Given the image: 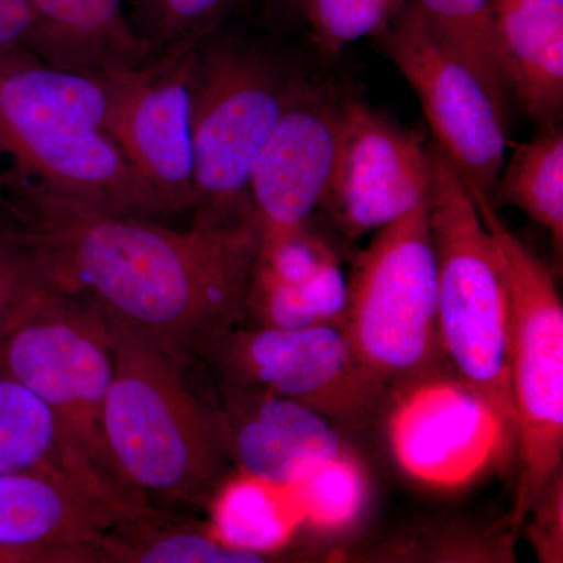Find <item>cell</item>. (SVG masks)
<instances>
[{"label": "cell", "mask_w": 563, "mask_h": 563, "mask_svg": "<svg viewBox=\"0 0 563 563\" xmlns=\"http://www.w3.org/2000/svg\"><path fill=\"white\" fill-rule=\"evenodd\" d=\"M47 279L96 303L107 321L184 372L243 325L261 251L255 214L195 220L187 231L151 218L102 213L20 187L13 202Z\"/></svg>", "instance_id": "cell-1"}, {"label": "cell", "mask_w": 563, "mask_h": 563, "mask_svg": "<svg viewBox=\"0 0 563 563\" xmlns=\"http://www.w3.org/2000/svg\"><path fill=\"white\" fill-rule=\"evenodd\" d=\"M0 155L21 185L54 198L125 217L169 213L107 129L101 77L55 68L22 49L0 60Z\"/></svg>", "instance_id": "cell-2"}, {"label": "cell", "mask_w": 563, "mask_h": 563, "mask_svg": "<svg viewBox=\"0 0 563 563\" xmlns=\"http://www.w3.org/2000/svg\"><path fill=\"white\" fill-rule=\"evenodd\" d=\"M109 325L114 373L103 432L111 457L150 506L206 510L233 470L217 406L192 390L187 372Z\"/></svg>", "instance_id": "cell-3"}, {"label": "cell", "mask_w": 563, "mask_h": 563, "mask_svg": "<svg viewBox=\"0 0 563 563\" xmlns=\"http://www.w3.org/2000/svg\"><path fill=\"white\" fill-rule=\"evenodd\" d=\"M0 373L49 407L103 498L125 517L157 509L122 477L103 432L114 373L109 321L90 299L43 279L0 332Z\"/></svg>", "instance_id": "cell-4"}, {"label": "cell", "mask_w": 563, "mask_h": 563, "mask_svg": "<svg viewBox=\"0 0 563 563\" xmlns=\"http://www.w3.org/2000/svg\"><path fill=\"white\" fill-rule=\"evenodd\" d=\"M429 222L439 277V336L446 362L517 431L509 384L510 295L501 252L453 163L429 144Z\"/></svg>", "instance_id": "cell-5"}, {"label": "cell", "mask_w": 563, "mask_h": 563, "mask_svg": "<svg viewBox=\"0 0 563 563\" xmlns=\"http://www.w3.org/2000/svg\"><path fill=\"white\" fill-rule=\"evenodd\" d=\"M468 192L498 244L509 284V384L518 477L512 509L504 518L521 533L532 504L563 470V306L542 258L507 228L495 203L481 192Z\"/></svg>", "instance_id": "cell-6"}, {"label": "cell", "mask_w": 563, "mask_h": 563, "mask_svg": "<svg viewBox=\"0 0 563 563\" xmlns=\"http://www.w3.org/2000/svg\"><path fill=\"white\" fill-rule=\"evenodd\" d=\"M340 329L363 368L388 390L446 361L428 201L374 232L355 258Z\"/></svg>", "instance_id": "cell-7"}, {"label": "cell", "mask_w": 563, "mask_h": 563, "mask_svg": "<svg viewBox=\"0 0 563 563\" xmlns=\"http://www.w3.org/2000/svg\"><path fill=\"white\" fill-rule=\"evenodd\" d=\"M295 80L261 54L229 44L196 52L192 70V218L235 222L254 214L252 166Z\"/></svg>", "instance_id": "cell-8"}, {"label": "cell", "mask_w": 563, "mask_h": 563, "mask_svg": "<svg viewBox=\"0 0 563 563\" xmlns=\"http://www.w3.org/2000/svg\"><path fill=\"white\" fill-rule=\"evenodd\" d=\"M201 365L214 383L290 399L343 432L366 431L383 420L390 391L363 368L335 325H240L211 344Z\"/></svg>", "instance_id": "cell-9"}, {"label": "cell", "mask_w": 563, "mask_h": 563, "mask_svg": "<svg viewBox=\"0 0 563 563\" xmlns=\"http://www.w3.org/2000/svg\"><path fill=\"white\" fill-rule=\"evenodd\" d=\"M383 417L399 468L431 490L470 487L517 455L514 426L446 361L391 387Z\"/></svg>", "instance_id": "cell-10"}, {"label": "cell", "mask_w": 563, "mask_h": 563, "mask_svg": "<svg viewBox=\"0 0 563 563\" xmlns=\"http://www.w3.org/2000/svg\"><path fill=\"white\" fill-rule=\"evenodd\" d=\"M385 55L420 99L433 143L466 190L495 203L506 163L507 109L409 0L383 33Z\"/></svg>", "instance_id": "cell-11"}, {"label": "cell", "mask_w": 563, "mask_h": 563, "mask_svg": "<svg viewBox=\"0 0 563 563\" xmlns=\"http://www.w3.org/2000/svg\"><path fill=\"white\" fill-rule=\"evenodd\" d=\"M199 43L155 60L98 74L106 85L107 129L169 213L192 207V70Z\"/></svg>", "instance_id": "cell-12"}, {"label": "cell", "mask_w": 563, "mask_h": 563, "mask_svg": "<svg viewBox=\"0 0 563 563\" xmlns=\"http://www.w3.org/2000/svg\"><path fill=\"white\" fill-rule=\"evenodd\" d=\"M429 146L417 133L358 101L340 103L339 147L321 209L346 239L399 220L431 190Z\"/></svg>", "instance_id": "cell-13"}, {"label": "cell", "mask_w": 563, "mask_h": 563, "mask_svg": "<svg viewBox=\"0 0 563 563\" xmlns=\"http://www.w3.org/2000/svg\"><path fill=\"white\" fill-rule=\"evenodd\" d=\"M340 103L296 81L252 166L250 199L262 236L309 224L331 185L339 147Z\"/></svg>", "instance_id": "cell-14"}, {"label": "cell", "mask_w": 563, "mask_h": 563, "mask_svg": "<svg viewBox=\"0 0 563 563\" xmlns=\"http://www.w3.org/2000/svg\"><path fill=\"white\" fill-rule=\"evenodd\" d=\"M122 517L84 485L0 473V553L11 563H95L103 533Z\"/></svg>", "instance_id": "cell-15"}, {"label": "cell", "mask_w": 563, "mask_h": 563, "mask_svg": "<svg viewBox=\"0 0 563 563\" xmlns=\"http://www.w3.org/2000/svg\"><path fill=\"white\" fill-rule=\"evenodd\" d=\"M232 466L288 487L310 463L350 450L343 431L309 407L269 393L214 383Z\"/></svg>", "instance_id": "cell-16"}, {"label": "cell", "mask_w": 563, "mask_h": 563, "mask_svg": "<svg viewBox=\"0 0 563 563\" xmlns=\"http://www.w3.org/2000/svg\"><path fill=\"white\" fill-rule=\"evenodd\" d=\"M29 49L55 68L103 74L151 60L150 44L133 31L122 0H31Z\"/></svg>", "instance_id": "cell-17"}, {"label": "cell", "mask_w": 563, "mask_h": 563, "mask_svg": "<svg viewBox=\"0 0 563 563\" xmlns=\"http://www.w3.org/2000/svg\"><path fill=\"white\" fill-rule=\"evenodd\" d=\"M510 92L532 120L563 107V0H492Z\"/></svg>", "instance_id": "cell-18"}, {"label": "cell", "mask_w": 563, "mask_h": 563, "mask_svg": "<svg viewBox=\"0 0 563 563\" xmlns=\"http://www.w3.org/2000/svg\"><path fill=\"white\" fill-rule=\"evenodd\" d=\"M0 473L55 477L84 485L106 499L49 407L25 385L3 373H0Z\"/></svg>", "instance_id": "cell-19"}, {"label": "cell", "mask_w": 563, "mask_h": 563, "mask_svg": "<svg viewBox=\"0 0 563 563\" xmlns=\"http://www.w3.org/2000/svg\"><path fill=\"white\" fill-rule=\"evenodd\" d=\"M518 537L498 521L442 517L407 526L361 548L335 554L339 561L383 563H512Z\"/></svg>", "instance_id": "cell-20"}, {"label": "cell", "mask_w": 563, "mask_h": 563, "mask_svg": "<svg viewBox=\"0 0 563 563\" xmlns=\"http://www.w3.org/2000/svg\"><path fill=\"white\" fill-rule=\"evenodd\" d=\"M211 533L225 547L266 561L290 547L302 529L301 515L287 487L233 468L207 506Z\"/></svg>", "instance_id": "cell-21"}, {"label": "cell", "mask_w": 563, "mask_h": 563, "mask_svg": "<svg viewBox=\"0 0 563 563\" xmlns=\"http://www.w3.org/2000/svg\"><path fill=\"white\" fill-rule=\"evenodd\" d=\"M103 563H263L258 554L233 550L211 533L209 525L154 509L122 517L103 533L96 548Z\"/></svg>", "instance_id": "cell-22"}, {"label": "cell", "mask_w": 563, "mask_h": 563, "mask_svg": "<svg viewBox=\"0 0 563 563\" xmlns=\"http://www.w3.org/2000/svg\"><path fill=\"white\" fill-rule=\"evenodd\" d=\"M287 488L302 528L324 537L354 531L372 499L368 470L352 448L310 463Z\"/></svg>", "instance_id": "cell-23"}, {"label": "cell", "mask_w": 563, "mask_h": 563, "mask_svg": "<svg viewBox=\"0 0 563 563\" xmlns=\"http://www.w3.org/2000/svg\"><path fill=\"white\" fill-rule=\"evenodd\" d=\"M347 306V276L333 262L309 279L279 282L252 273L243 325L303 329L342 325Z\"/></svg>", "instance_id": "cell-24"}, {"label": "cell", "mask_w": 563, "mask_h": 563, "mask_svg": "<svg viewBox=\"0 0 563 563\" xmlns=\"http://www.w3.org/2000/svg\"><path fill=\"white\" fill-rule=\"evenodd\" d=\"M495 198L525 211L548 229L559 257L563 250V133L547 125L504 163Z\"/></svg>", "instance_id": "cell-25"}, {"label": "cell", "mask_w": 563, "mask_h": 563, "mask_svg": "<svg viewBox=\"0 0 563 563\" xmlns=\"http://www.w3.org/2000/svg\"><path fill=\"white\" fill-rule=\"evenodd\" d=\"M433 31L472 66L496 101L510 92L492 0H413Z\"/></svg>", "instance_id": "cell-26"}, {"label": "cell", "mask_w": 563, "mask_h": 563, "mask_svg": "<svg viewBox=\"0 0 563 563\" xmlns=\"http://www.w3.org/2000/svg\"><path fill=\"white\" fill-rule=\"evenodd\" d=\"M409 0H301L314 43L336 55L355 41L380 36Z\"/></svg>", "instance_id": "cell-27"}, {"label": "cell", "mask_w": 563, "mask_h": 563, "mask_svg": "<svg viewBox=\"0 0 563 563\" xmlns=\"http://www.w3.org/2000/svg\"><path fill=\"white\" fill-rule=\"evenodd\" d=\"M243 0H139L144 31L163 52L203 38Z\"/></svg>", "instance_id": "cell-28"}, {"label": "cell", "mask_w": 563, "mask_h": 563, "mask_svg": "<svg viewBox=\"0 0 563 563\" xmlns=\"http://www.w3.org/2000/svg\"><path fill=\"white\" fill-rule=\"evenodd\" d=\"M44 262L24 228L0 233V332L44 277Z\"/></svg>", "instance_id": "cell-29"}, {"label": "cell", "mask_w": 563, "mask_h": 563, "mask_svg": "<svg viewBox=\"0 0 563 563\" xmlns=\"http://www.w3.org/2000/svg\"><path fill=\"white\" fill-rule=\"evenodd\" d=\"M520 532L526 533L537 561L563 562V470L532 504Z\"/></svg>", "instance_id": "cell-30"}, {"label": "cell", "mask_w": 563, "mask_h": 563, "mask_svg": "<svg viewBox=\"0 0 563 563\" xmlns=\"http://www.w3.org/2000/svg\"><path fill=\"white\" fill-rule=\"evenodd\" d=\"M32 31L31 0H0V60L14 52L29 49Z\"/></svg>", "instance_id": "cell-31"}, {"label": "cell", "mask_w": 563, "mask_h": 563, "mask_svg": "<svg viewBox=\"0 0 563 563\" xmlns=\"http://www.w3.org/2000/svg\"><path fill=\"white\" fill-rule=\"evenodd\" d=\"M21 228V221L16 211H14L13 203L3 195L2 188H0V233Z\"/></svg>", "instance_id": "cell-32"}, {"label": "cell", "mask_w": 563, "mask_h": 563, "mask_svg": "<svg viewBox=\"0 0 563 563\" xmlns=\"http://www.w3.org/2000/svg\"><path fill=\"white\" fill-rule=\"evenodd\" d=\"M0 563H11L9 555L0 553Z\"/></svg>", "instance_id": "cell-33"}, {"label": "cell", "mask_w": 563, "mask_h": 563, "mask_svg": "<svg viewBox=\"0 0 563 563\" xmlns=\"http://www.w3.org/2000/svg\"><path fill=\"white\" fill-rule=\"evenodd\" d=\"M291 2H295L296 5H299V3H301V0H291Z\"/></svg>", "instance_id": "cell-34"}]
</instances>
